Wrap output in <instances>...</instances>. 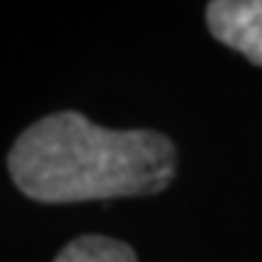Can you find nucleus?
<instances>
[{
	"mask_svg": "<svg viewBox=\"0 0 262 262\" xmlns=\"http://www.w3.org/2000/svg\"><path fill=\"white\" fill-rule=\"evenodd\" d=\"M175 146L150 129L114 131L78 112L49 114L8 156L12 182L44 204L156 194L175 178Z\"/></svg>",
	"mask_w": 262,
	"mask_h": 262,
	"instance_id": "obj_1",
	"label": "nucleus"
},
{
	"mask_svg": "<svg viewBox=\"0 0 262 262\" xmlns=\"http://www.w3.org/2000/svg\"><path fill=\"white\" fill-rule=\"evenodd\" d=\"M209 32L226 47L262 66V0H216L206 5Z\"/></svg>",
	"mask_w": 262,
	"mask_h": 262,
	"instance_id": "obj_2",
	"label": "nucleus"
},
{
	"mask_svg": "<svg viewBox=\"0 0 262 262\" xmlns=\"http://www.w3.org/2000/svg\"><path fill=\"white\" fill-rule=\"evenodd\" d=\"M54 262H136V253L114 238L83 235L66 245Z\"/></svg>",
	"mask_w": 262,
	"mask_h": 262,
	"instance_id": "obj_3",
	"label": "nucleus"
}]
</instances>
